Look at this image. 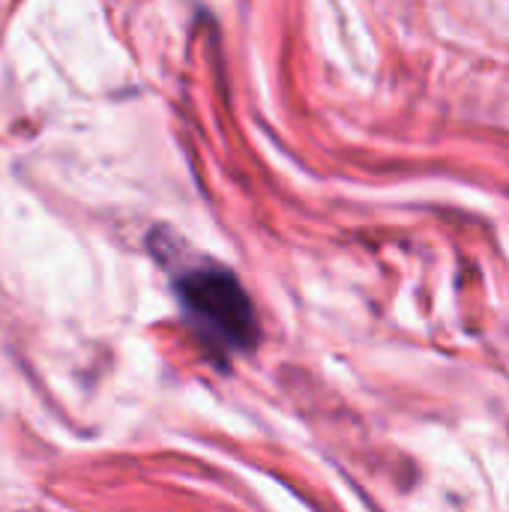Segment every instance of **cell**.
<instances>
[{"label":"cell","mask_w":509,"mask_h":512,"mask_svg":"<svg viewBox=\"0 0 509 512\" xmlns=\"http://www.w3.org/2000/svg\"><path fill=\"white\" fill-rule=\"evenodd\" d=\"M183 318L195 336L216 354L252 351L258 342L255 306L240 279L222 264H195L174 279Z\"/></svg>","instance_id":"6da1fadb"}]
</instances>
